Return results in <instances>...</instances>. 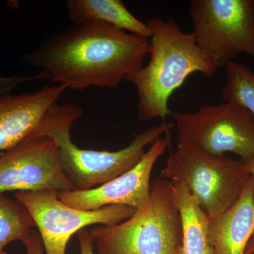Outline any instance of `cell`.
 Here are the masks:
<instances>
[{
    "instance_id": "10",
    "label": "cell",
    "mask_w": 254,
    "mask_h": 254,
    "mask_svg": "<svg viewBox=\"0 0 254 254\" xmlns=\"http://www.w3.org/2000/svg\"><path fill=\"white\" fill-rule=\"evenodd\" d=\"M169 140L170 136L160 137L134 168L115 180L89 190L60 191L58 198L68 206L84 210H98L112 205L141 208L150 197L152 170L168 148Z\"/></svg>"
},
{
    "instance_id": "8",
    "label": "cell",
    "mask_w": 254,
    "mask_h": 254,
    "mask_svg": "<svg viewBox=\"0 0 254 254\" xmlns=\"http://www.w3.org/2000/svg\"><path fill=\"white\" fill-rule=\"evenodd\" d=\"M58 191H18L15 198L23 203L39 229L46 254H65L70 238L85 227L95 224L113 226L125 221L136 209L112 205L98 210H84L64 204Z\"/></svg>"
},
{
    "instance_id": "4",
    "label": "cell",
    "mask_w": 254,
    "mask_h": 254,
    "mask_svg": "<svg viewBox=\"0 0 254 254\" xmlns=\"http://www.w3.org/2000/svg\"><path fill=\"white\" fill-rule=\"evenodd\" d=\"M89 232L98 254H180L182 219L173 182L153 180L148 201L131 218Z\"/></svg>"
},
{
    "instance_id": "21",
    "label": "cell",
    "mask_w": 254,
    "mask_h": 254,
    "mask_svg": "<svg viewBox=\"0 0 254 254\" xmlns=\"http://www.w3.org/2000/svg\"><path fill=\"white\" fill-rule=\"evenodd\" d=\"M245 254H254V245L247 246Z\"/></svg>"
},
{
    "instance_id": "17",
    "label": "cell",
    "mask_w": 254,
    "mask_h": 254,
    "mask_svg": "<svg viewBox=\"0 0 254 254\" xmlns=\"http://www.w3.org/2000/svg\"><path fill=\"white\" fill-rule=\"evenodd\" d=\"M48 79V78L46 73L42 71L32 76H11V77L0 76V95L11 93L16 86L21 83Z\"/></svg>"
},
{
    "instance_id": "22",
    "label": "cell",
    "mask_w": 254,
    "mask_h": 254,
    "mask_svg": "<svg viewBox=\"0 0 254 254\" xmlns=\"http://www.w3.org/2000/svg\"><path fill=\"white\" fill-rule=\"evenodd\" d=\"M250 242H251V243L254 244V235L253 237H252V239H251Z\"/></svg>"
},
{
    "instance_id": "9",
    "label": "cell",
    "mask_w": 254,
    "mask_h": 254,
    "mask_svg": "<svg viewBox=\"0 0 254 254\" xmlns=\"http://www.w3.org/2000/svg\"><path fill=\"white\" fill-rule=\"evenodd\" d=\"M73 190L64 173L58 145L48 137L25 140L0 156V193Z\"/></svg>"
},
{
    "instance_id": "16",
    "label": "cell",
    "mask_w": 254,
    "mask_h": 254,
    "mask_svg": "<svg viewBox=\"0 0 254 254\" xmlns=\"http://www.w3.org/2000/svg\"><path fill=\"white\" fill-rule=\"evenodd\" d=\"M226 83L221 91L224 100L242 107L254 118V72L245 65L232 61L225 65Z\"/></svg>"
},
{
    "instance_id": "7",
    "label": "cell",
    "mask_w": 254,
    "mask_h": 254,
    "mask_svg": "<svg viewBox=\"0 0 254 254\" xmlns=\"http://www.w3.org/2000/svg\"><path fill=\"white\" fill-rule=\"evenodd\" d=\"M178 145L209 154L232 153L245 161L254 155V118L232 103L201 105L196 113L173 114Z\"/></svg>"
},
{
    "instance_id": "6",
    "label": "cell",
    "mask_w": 254,
    "mask_h": 254,
    "mask_svg": "<svg viewBox=\"0 0 254 254\" xmlns=\"http://www.w3.org/2000/svg\"><path fill=\"white\" fill-rule=\"evenodd\" d=\"M191 34L219 68L246 53L254 58V0H193Z\"/></svg>"
},
{
    "instance_id": "15",
    "label": "cell",
    "mask_w": 254,
    "mask_h": 254,
    "mask_svg": "<svg viewBox=\"0 0 254 254\" xmlns=\"http://www.w3.org/2000/svg\"><path fill=\"white\" fill-rule=\"evenodd\" d=\"M36 227L31 214L23 203L0 193V250L14 241L24 244Z\"/></svg>"
},
{
    "instance_id": "14",
    "label": "cell",
    "mask_w": 254,
    "mask_h": 254,
    "mask_svg": "<svg viewBox=\"0 0 254 254\" xmlns=\"http://www.w3.org/2000/svg\"><path fill=\"white\" fill-rule=\"evenodd\" d=\"M173 183L182 219L180 254H214L209 239L208 215L182 182Z\"/></svg>"
},
{
    "instance_id": "12",
    "label": "cell",
    "mask_w": 254,
    "mask_h": 254,
    "mask_svg": "<svg viewBox=\"0 0 254 254\" xmlns=\"http://www.w3.org/2000/svg\"><path fill=\"white\" fill-rule=\"evenodd\" d=\"M208 233L214 254H245L254 235V180L246 182L237 201L224 212L208 218Z\"/></svg>"
},
{
    "instance_id": "23",
    "label": "cell",
    "mask_w": 254,
    "mask_h": 254,
    "mask_svg": "<svg viewBox=\"0 0 254 254\" xmlns=\"http://www.w3.org/2000/svg\"><path fill=\"white\" fill-rule=\"evenodd\" d=\"M0 254H8L6 253V252H4L3 250H0Z\"/></svg>"
},
{
    "instance_id": "5",
    "label": "cell",
    "mask_w": 254,
    "mask_h": 254,
    "mask_svg": "<svg viewBox=\"0 0 254 254\" xmlns=\"http://www.w3.org/2000/svg\"><path fill=\"white\" fill-rule=\"evenodd\" d=\"M160 176L182 182L208 218H213L237 201L250 175L241 160L178 145Z\"/></svg>"
},
{
    "instance_id": "2",
    "label": "cell",
    "mask_w": 254,
    "mask_h": 254,
    "mask_svg": "<svg viewBox=\"0 0 254 254\" xmlns=\"http://www.w3.org/2000/svg\"><path fill=\"white\" fill-rule=\"evenodd\" d=\"M147 24L151 31L149 63L126 81L136 89L138 120L160 118L165 123L167 117L173 115L169 100L187 78L195 72L212 78L218 68L200 49L191 33L182 31L172 18H153Z\"/></svg>"
},
{
    "instance_id": "19",
    "label": "cell",
    "mask_w": 254,
    "mask_h": 254,
    "mask_svg": "<svg viewBox=\"0 0 254 254\" xmlns=\"http://www.w3.org/2000/svg\"><path fill=\"white\" fill-rule=\"evenodd\" d=\"M78 238L81 254H94L93 241L88 230L84 229L80 230L78 232Z\"/></svg>"
},
{
    "instance_id": "20",
    "label": "cell",
    "mask_w": 254,
    "mask_h": 254,
    "mask_svg": "<svg viewBox=\"0 0 254 254\" xmlns=\"http://www.w3.org/2000/svg\"><path fill=\"white\" fill-rule=\"evenodd\" d=\"M242 162L245 164L247 171L250 173L251 176L253 177L254 180V155L253 157H252V158L248 159V160Z\"/></svg>"
},
{
    "instance_id": "11",
    "label": "cell",
    "mask_w": 254,
    "mask_h": 254,
    "mask_svg": "<svg viewBox=\"0 0 254 254\" xmlns=\"http://www.w3.org/2000/svg\"><path fill=\"white\" fill-rule=\"evenodd\" d=\"M66 89L63 85H55L32 93L0 95V150L35 138L45 115Z\"/></svg>"
},
{
    "instance_id": "13",
    "label": "cell",
    "mask_w": 254,
    "mask_h": 254,
    "mask_svg": "<svg viewBox=\"0 0 254 254\" xmlns=\"http://www.w3.org/2000/svg\"><path fill=\"white\" fill-rule=\"evenodd\" d=\"M66 6L68 18L74 25L103 23L143 38L151 36L148 24L133 16L120 0H68Z\"/></svg>"
},
{
    "instance_id": "3",
    "label": "cell",
    "mask_w": 254,
    "mask_h": 254,
    "mask_svg": "<svg viewBox=\"0 0 254 254\" xmlns=\"http://www.w3.org/2000/svg\"><path fill=\"white\" fill-rule=\"evenodd\" d=\"M77 105H53L37 130L36 137H48L59 150L64 173L73 190L96 188L129 171L141 161L146 145L154 143L163 133L170 135L173 124L162 122L141 133L133 135L127 146L116 151L81 149L71 141L70 129L81 118Z\"/></svg>"
},
{
    "instance_id": "1",
    "label": "cell",
    "mask_w": 254,
    "mask_h": 254,
    "mask_svg": "<svg viewBox=\"0 0 254 254\" xmlns=\"http://www.w3.org/2000/svg\"><path fill=\"white\" fill-rule=\"evenodd\" d=\"M149 50L148 38L106 23L88 22L47 37L22 58L66 88H116L143 67Z\"/></svg>"
},
{
    "instance_id": "18",
    "label": "cell",
    "mask_w": 254,
    "mask_h": 254,
    "mask_svg": "<svg viewBox=\"0 0 254 254\" xmlns=\"http://www.w3.org/2000/svg\"><path fill=\"white\" fill-rule=\"evenodd\" d=\"M26 254H44V247L41 235L35 230H32L31 236L24 244Z\"/></svg>"
}]
</instances>
